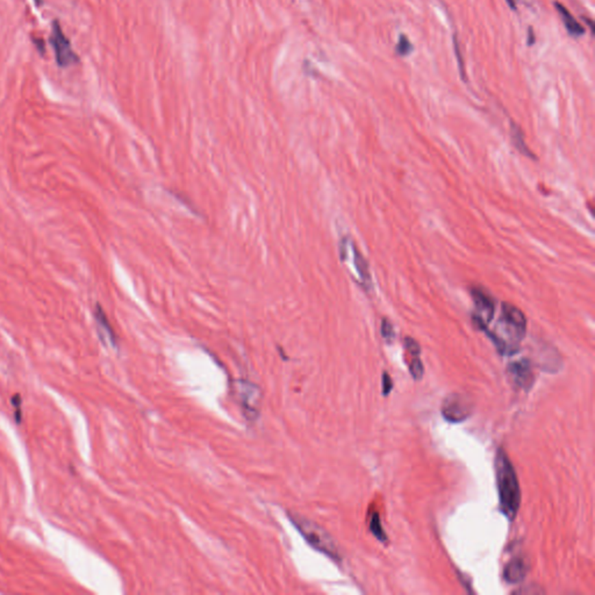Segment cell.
Listing matches in <instances>:
<instances>
[{
  "label": "cell",
  "instance_id": "6da1fadb",
  "mask_svg": "<svg viewBox=\"0 0 595 595\" xmlns=\"http://www.w3.org/2000/svg\"><path fill=\"white\" fill-rule=\"evenodd\" d=\"M486 332L501 355H514L519 351L520 343L526 336V315L515 306L505 302L496 330H486Z\"/></svg>",
  "mask_w": 595,
  "mask_h": 595
},
{
  "label": "cell",
  "instance_id": "7a4b0ae2",
  "mask_svg": "<svg viewBox=\"0 0 595 595\" xmlns=\"http://www.w3.org/2000/svg\"><path fill=\"white\" fill-rule=\"evenodd\" d=\"M496 474L501 511L509 521L515 519L521 504V489L515 469L507 454L500 448L496 456Z\"/></svg>",
  "mask_w": 595,
  "mask_h": 595
},
{
  "label": "cell",
  "instance_id": "3957f363",
  "mask_svg": "<svg viewBox=\"0 0 595 595\" xmlns=\"http://www.w3.org/2000/svg\"><path fill=\"white\" fill-rule=\"evenodd\" d=\"M290 520L297 528L299 533L304 536L309 546H313L314 549L324 553L326 556L332 558V561H341V552L339 546L336 544L334 538L321 528L319 524L306 519L305 516L298 514H289Z\"/></svg>",
  "mask_w": 595,
  "mask_h": 595
},
{
  "label": "cell",
  "instance_id": "277c9868",
  "mask_svg": "<svg viewBox=\"0 0 595 595\" xmlns=\"http://www.w3.org/2000/svg\"><path fill=\"white\" fill-rule=\"evenodd\" d=\"M474 411V404L467 394L451 393L444 399L441 413L444 420L450 424H461L467 420Z\"/></svg>",
  "mask_w": 595,
  "mask_h": 595
},
{
  "label": "cell",
  "instance_id": "5b68a950",
  "mask_svg": "<svg viewBox=\"0 0 595 595\" xmlns=\"http://www.w3.org/2000/svg\"><path fill=\"white\" fill-rule=\"evenodd\" d=\"M50 45L53 46L55 58H56L60 68H68V66L77 64L80 62L78 55L75 53L71 43L62 31L61 25L58 20H55L53 23V29H51V35H50Z\"/></svg>",
  "mask_w": 595,
  "mask_h": 595
},
{
  "label": "cell",
  "instance_id": "8992f818",
  "mask_svg": "<svg viewBox=\"0 0 595 595\" xmlns=\"http://www.w3.org/2000/svg\"><path fill=\"white\" fill-rule=\"evenodd\" d=\"M473 302H474V314H473V324L481 330H486L489 322L494 315V300L486 291L479 287H473L471 290Z\"/></svg>",
  "mask_w": 595,
  "mask_h": 595
},
{
  "label": "cell",
  "instance_id": "52a82bcc",
  "mask_svg": "<svg viewBox=\"0 0 595 595\" xmlns=\"http://www.w3.org/2000/svg\"><path fill=\"white\" fill-rule=\"evenodd\" d=\"M508 374L511 376V382L520 389L529 391L534 385L535 374L529 359H521L511 362L508 365Z\"/></svg>",
  "mask_w": 595,
  "mask_h": 595
},
{
  "label": "cell",
  "instance_id": "ba28073f",
  "mask_svg": "<svg viewBox=\"0 0 595 595\" xmlns=\"http://www.w3.org/2000/svg\"><path fill=\"white\" fill-rule=\"evenodd\" d=\"M240 391V399L245 416L255 419L257 413L260 411V392L255 385L249 382H242L239 386Z\"/></svg>",
  "mask_w": 595,
  "mask_h": 595
},
{
  "label": "cell",
  "instance_id": "9c48e42d",
  "mask_svg": "<svg viewBox=\"0 0 595 595\" xmlns=\"http://www.w3.org/2000/svg\"><path fill=\"white\" fill-rule=\"evenodd\" d=\"M528 571H529V564L526 558H514L505 568L504 579L508 584H520L526 578Z\"/></svg>",
  "mask_w": 595,
  "mask_h": 595
},
{
  "label": "cell",
  "instance_id": "30bf717a",
  "mask_svg": "<svg viewBox=\"0 0 595 595\" xmlns=\"http://www.w3.org/2000/svg\"><path fill=\"white\" fill-rule=\"evenodd\" d=\"M93 315H95V319H96L97 326H98V330H99L101 340L115 347L117 345V337H115L111 324H110V321L107 319L106 313L104 312L101 306H96Z\"/></svg>",
  "mask_w": 595,
  "mask_h": 595
},
{
  "label": "cell",
  "instance_id": "8fae6325",
  "mask_svg": "<svg viewBox=\"0 0 595 595\" xmlns=\"http://www.w3.org/2000/svg\"><path fill=\"white\" fill-rule=\"evenodd\" d=\"M350 249L352 255H354L352 262H354V267H355L356 272L359 275V280L362 282L363 287L369 290L371 285H372L371 284L372 282H371L369 264H367V260L363 257L362 254L359 252V249L356 248V245L352 242H351Z\"/></svg>",
  "mask_w": 595,
  "mask_h": 595
},
{
  "label": "cell",
  "instance_id": "7c38bea8",
  "mask_svg": "<svg viewBox=\"0 0 595 595\" xmlns=\"http://www.w3.org/2000/svg\"><path fill=\"white\" fill-rule=\"evenodd\" d=\"M555 8H556L558 13H559V16H561V20H563V23H564L565 28H566V31L569 32L570 34L574 36V38H579L581 35L585 34L584 27L581 26V25H580V23L573 18L572 14L570 13L568 8H564V6L559 4V3H555Z\"/></svg>",
  "mask_w": 595,
  "mask_h": 595
},
{
  "label": "cell",
  "instance_id": "4fadbf2b",
  "mask_svg": "<svg viewBox=\"0 0 595 595\" xmlns=\"http://www.w3.org/2000/svg\"><path fill=\"white\" fill-rule=\"evenodd\" d=\"M511 138H513L514 145L518 148L520 153L523 154V155H526V156L528 157H534L533 156V153H531L529 148L526 145L522 130H520V127L516 126L515 123H511Z\"/></svg>",
  "mask_w": 595,
  "mask_h": 595
},
{
  "label": "cell",
  "instance_id": "5bb4252c",
  "mask_svg": "<svg viewBox=\"0 0 595 595\" xmlns=\"http://www.w3.org/2000/svg\"><path fill=\"white\" fill-rule=\"evenodd\" d=\"M370 531L374 535V537L377 538L378 541H380V542H386L387 541V535L384 531L382 521H380V518H379L378 513H374L371 515Z\"/></svg>",
  "mask_w": 595,
  "mask_h": 595
},
{
  "label": "cell",
  "instance_id": "9a60e30c",
  "mask_svg": "<svg viewBox=\"0 0 595 595\" xmlns=\"http://www.w3.org/2000/svg\"><path fill=\"white\" fill-rule=\"evenodd\" d=\"M396 51H397L398 55H400V56H409V53H412V42L409 41L406 35L401 34L400 36H399L397 47H396Z\"/></svg>",
  "mask_w": 595,
  "mask_h": 595
},
{
  "label": "cell",
  "instance_id": "2e32d148",
  "mask_svg": "<svg viewBox=\"0 0 595 595\" xmlns=\"http://www.w3.org/2000/svg\"><path fill=\"white\" fill-rule=\"evenodd\" d=\"M409 367L412 377L415 380H420L422 376H424V364L421 362V359H419V356L417 357H413L412 361L409 363Z\"/></svg>",
  "mask_w": 595,
  "mask_h": 595
},
{
  "label": "cell",
  "instance_id": "e0dca14e",
  "mask_svg": "<svg viewBox=\"0 0 595 595\" xmlns=\"http://www.w3.org/2000/svg\"><path fill=\"white\" fill-rule=\"evenodd\" d=\"M404 348H406V350L409 351V354H411L413 357L420 356V344L417 343V342H416L414 339H412V337H406V339H404Z\"/></svg>",
  "mask_w": 595,
  "mask_h": 595
},
{
  "label": "cell",
  "instance_id": "ac0fdd59",
  "mask_svg": "<svg viewBox=\"0 0 595 595\" xmlns=\"http://www.w3.org/2000/svg\"><path fill=\"white\" fill-rule=\"evenodd\" d=\"M382 335L387 342H392L394 340V336H396L393 326L386 319H384L382 322Z\"/></svg>",
  "mask_w": 595,
  "mask_h": 595
},
{
  "label": "cell",
  "instance_id": "d6986e66",
  "mask_svg": "<svg viewBox=\"0 0 595 595\" xmlns=\"http://www.w3.org/2000/svg\"><path fill=\"white\" fill-rule=\"evenodd\" d=\"M454 53H456V58H457L459 73H461V76H462L463 80H465L466 76L465 69H464V61H463L462 53H461V48H459V45H458V40L456 38V35H454Z\"/></svg>",
  "mask_w": 595,
  "mask_h": 595
},
{
  "label": "cell",
  "instance_id": "ffe728a7",
  "mask_svg": "<svg viewBox=\"0 0 595 595\" xmlns=\"http://www.w3.org/2000/svg\"><path fill=\"white\" fill-rule=\"evenodd\" d=\"M392 389H393L392 378L389 377L387 372H384V374H382V394L386 397V396H389L392 392Z\"/></svg>",
  "mask_w": 595,
  "mask_h": 595
},
{
  "label": "cell",
  "instance_id": "44dd1931",
  "mask_svg": "<svg viewBox=\"0 0 595 595\" xmlns=\"http://www.w3.org/2000/svg\"><path fill=\"white\" fill-rule=\"evenodd\" d=\"M546 592L538 586H526V588H520L514 592V594H544Z\"/></svg>",
  "mask_w": 595,
  "mask_h": 595
},
{
  "label": "cell",
  "instance_id": "7402d4cb",
  "mask_svg": "<svg viewBox=\"0 0 595 595\" xmlns=\"http://www.w3.org/2000/svg\"><path fill=\"white\" fill-rule=\"evenodd\" d=\"M528 34H529V38H528V46H533L535 42V35L534 31H533V28H529V31H528Z\"/></svg>",
  "mask_w": 595,
  "mask_h": 595
},
{
  "label": "cell",
  "instance_id": "603a6c76",
  "mask_svg": "<svg viewBox=\"0 0 595 595\" xmlns=\"http://www.w3.org/2000/svg\"><path fill=\"white\" fill-rule=\"evenodd\" d=\"M506 3H507L508 6L511 8V10H516V0H506Z\"/></svg>",
  "mask_w": 595,
  "mask_h": 595
}]
</instances>
